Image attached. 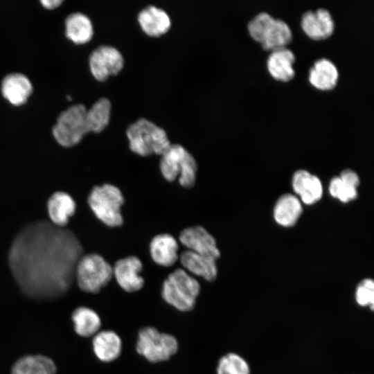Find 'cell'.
Returning a JSON list of instances; mask_svg holds the SVG:
<instances>
[{"mask_svg":"<svg viewBox=\"0 0 374 374\" xmlns=\"http://www.w3.org/2000/svg\"><path fill=\"white\" fill-rule=\"evenodd\" d=\"M111 110L112 103L105 97L100 98L87 109V114L91 132L98 133L108 125Z\"/></svg>","mask_w":374,"mask_h":374,"instance_id":"27","label":"cell"},{"mask_svg":"<svg viewBox=\"0 0 374 374\" xmlns=\"http://www.w3.org/2000/svg\"><path fill=\"white\" fill-rule=\"evenodd\" d=\"M250 36L259 42L265 51H276L285 48L292 38L289 26L283 20L274 19L262 12L248 24Z\"/></svg>","mask_w":374,"mask_h":374,"instance_id":"5","label":"cell"},{"mask_svg":"<svg viewBox=\"0 0 374 374\" xmlns=\"http://www.w3.org/2000/svg\"><path fill=\"white\" fill-rule=\"evenodd\" d=\"M292 186L294 192L305 204H314L322 196L323 189L320 179L307 170H299L294 173Z\"/></svg>","mask_w":374,"mask_h":374,"instance_id":"19","label":"cell"},{"mask_svg":"<svg viewBox=\"0 0 374 374\" xmlns=\"http://www.w3.org/2000/svg\"><path fill=\"white\" fill-rule=\"evenodd\" d=\"M339 77L336 66L329 60H317L309 71V81L315 88L328 91L333 89Z\"/></svg>","mask_w":374,"mask_h":374,"instance_id":"22","label":"cell"},{"mask_svg":"<svg viewBox=\"0 0 374 374\" xmlns=\"http://www.w3.org/2000/svg\"><path fill=\"white\" fill-rule=\"evenodd\" d=\"M89 64L93 77L99 81H104L109 75H116L121 71L124 66V58L116 47L102 44L90 54Z\"/></svg>","mask_w":374,"mask_h":374,"instance_id":"10","label":"cell"},{"mask_svg":"<svg viewBox=\"0 0 374 374\" xmlns=\"http://www.w3.org/2000/svg\"><path fill=\"white\" fill-rule=\"evenodd\" d=\"M300 201L293 195L285 194L277 200L274 210L276 222L283 226L296 224L302 213Z\"/></svg>","mask_w":374,"mask_h":374,"instance_id":"24","label":"cell"},{"mask_svg":"<svg viewBox=\"0 0 374 374\" xmlns=\"http://www.w3.org/2000/svg\"><path fill=\"white\" fill-rule=\"evenodd\" d=\"M87 111L84 105L76 104L60 114L53 127V134L61 145H75L91 132Z\"/></svg>","mask_w":374,"mask_h":374,"instance_id":"8","label":"cell"},{"mask_svg":"<svg viewBox=\"0 0 374 374\" xmlns=\"http://www.w3.org/2000/svg\"><path fill=\"white\" fill-rule=\"evenodd\" d=\"M138 22L147 35L159 36L166 33L171 26V19L163 8L155 5H148L137 15Z\"/></svg>","mask_w":374,"mask_h":374,"instance_id":"14","label":"cell"},{"mask_svg":"<svg viewBox=\"0 0 374 374\" xmlns=\"http://www.w3.org/2000/svg\"><path fill=\"white\" fill-rule=\"evenodd\" d=\"M159 168L166 180L178 179L186 188H192L197 179V164L192 154L179 143H171L161 155Z\"/></svg>","mask_w":374,"mask_h":374,"instance_id":"4","label":"cell"},{"mask_svg":"<svg viewBox=\"0 0 374 374\" xmlns=\"http://www.w3.org/2000/svg\"><path fill=\"white\" fill-rule=\"evenodd\" d=\"M93 350L103 362L109 363L117 359L122 352V340L114 330L98 332L92 340Z\"/></svg>","mask_w":374,"mask_h":374,"instance_id":"17","label":"cell"},{"mask_svg":"<svg viewBox=\"0 0 374 374\" xmlns=\"http://www.w3.org/2000/svg\"><path fill=\"white\" fill-rule=\"evenodd\" d=\"M216 374H251V368L248 362L242 355L230 352L219 359Z\"/></svg>","mask_w":374,"mask_h":374,"instance_id":"28","label":"cell"},{"mask_svg":"<svg viewBox=\"0 0 374 374\" xmlns=\"http://www.w3.org/2000/svg\"><path fill=\"white\" fill-rule=\"evenodd\" d=\"M88 204L96 217L107 226L123 224L121 207L124 197L116 186L105 184L93 187L88 197Z\"/></svg>","mask_w":374,"mask_h":374,"instance_id":"6","label":"cell"},{"mask_svg":"<svg viewBox=\"0 0 374 374\" xmlns=\"http://www.w3.org/2000/svg\"><path fill=\"white\" fill-rule=\"evenodd\" d=\"M357 186L341 179L335 177L330 181L329 191L330 195L344 203L355 199L357 197Z\"/></svg>","mask_w":374,"mask_h":374,"instance_id":"29","label":"cell"},{"mask_svg":"<svg viewBox=\"0 0 374 374\" xmlns=\"http://www.w3.org/2000/svg\"><path fill=\"white\" fill-rule=\"evenodd\" d=\"M66 35L75 44H85L92 38L93 28L90 18L76 12L67 16L65 20Z\"/></svg>","mask_w":374,"mask_h":374,"instance_id":"23","label":"cell"},{"mask_svg":"<svg viewBox=\"0 0 374 374\" xmlns=\"http://www.w3.org/2000/svg\"><path fill=\"white\" fill-rule=\"evenodd\" d=\"M75 276L80 290L98 293L113 277V268L105 259L97 253L83 255L79 260Z\"/></svg>","mask_w":374,"mask_h":374,"instance_id":"9","label":"cell"},{"mask_svg":"<svg viewBox=\"0 0 374 374\" xmlns=\"http://www.w3.org/2000/svg\"><path fill=\"white\" fill-rule=\"evenodd\" d=\"M200 290L201 286L193 276L178 268L164 280L161 294L167 304L186 312L195 308Z\"/></svg>","mask_w":374,"mask_h":374,"instance_id":"3","label":"cell"},{"mask_svg":"<svg viewBox=\"0 0 374 374\" xmlns=\"http://www.w3.org/2000/svg\"><path fill=\"white\" fill-rule=\"evenodd\" d=\"M179 244L169 233L155 235L150 243V253L152 260L163 267H170L179 259Z\"/></svg>","mask_w":374,"mask_h":374,"instance_id":"16","label":"cell"},{"mask_svg":"<svg viewBox=\"0 0 374 374\" xmlns=\"http://www.w3.org/2000/svg\"><path fill=\"white\" fill-rule=\"evenodd\" d=\"M33 86L30 80L20 73L7 75L1 83L3 97L14 105L24 104L30 96Z\"/></svg>","mask_w":374,"mask_h":374,"instance_id":"18","label":"cell"},{"mask_svg":"<svg viewBox=\"0 0 374 374\" xmlns=\"http://www.w3.org/2000/svg\"><path fill=\"white\" fill-rule=\"evenodd\" d=\"M75 206L73 199L69 194L60 191L53 193L47 203L51 222L57 226L64 227L74 214Z\"/></svg>","mask_w":374,"mask_h":374,"instance_id":"21","label":"cell"},{"mask_svg":"<svg viewBox=\"0 0 374 374\" xmlns=\"http://www.w3.org/2000/svg\"><path fill=\"white\" fill-rule=\"evenodd\" d=\"M355 301L357 305L374 309V282L371 278H364L357 285L355 291Z\"/></svg>","mask_w":374,"mask_h":374,"instance_id":"30","label":"cell"},{"mask_svg":"<svg viewBox=\"0 0 374 374\" xmlns=\"http://www.w3.org/2000/svg\"><path fill=\"white\" fill-rule=\"evenodd\" d=\"M301 27L310 38L321 40L328 38L333 33L335 24L330 12L320 8L316 12H305L301 18Z\"/></svg>","mask_w":374,"mask_h":374,"instance_id":"13","label":"cell"},{"mask_svg":"<svg viewBox=\"0 0 374 374\" xmlns=\"http://www.w3.org/2000/svg\"><path fill=\"white\" fill-rule=\"evenodd\" d=\"M126 136L130 149L142 157L161 155L171 144L165 130L144 117L128 125Z\"/></svg>","mask_w":374,"mask_h":374,"instance_id":"2","label":"cell"},{"mask_svg":"<svg viewBox=\"0 0 374 374\" xmlns=\"http://www.w3.org/2000/svg\"><path fill=\"white\" fill-rule=\"evenodd\" d=\"M41 3L48 9H53L59 6L62 3V0H42Z\"/></svg>","mask_w":374,"mask_h":374,"instance_id":"31","label":"cell"},{"mask_svg":"<svg viewBox=\"0 0 374 374\" xmlns=\"http://www.w3.org/2000/svg\"><path fill=\"white\" fill-rule=\"evenodd\" d=\"M136 350L148 362L156 364L174 356L179 350V343L174 335L160 332L153 326H146L138 332Z\"/></svg>","mask_w":374,"mask_h":374,"instance_id":"7","label":"cell"},{"mask_svg":"<svg viewBox=\"0 0 374 374\" xmlns=\"http://www.w3.org/2000/svg\"><path fill=\"white\" fill-rule=\"evenodd\" d=\"M180 242L187 250L217 260L220 252L213 236L203 226H194L184 229L179 234Z\"/></svg>","mask_w":374,"mask_h":374,"instance_id":"12","label":"cell"},{"mask_svg":"<svg viewBox=\"0 0 374 374\" xmlns=\"http://www.w3.org/2000/svg\"><path fill=\"white\" fill-rule=\"evenodd\" d=\"M56 366L49 357L41 355H27L12 366L11 374H55Z\"/></svg>","mask_w":374,"mask_h":374,"instance_id":"25","label":"cell"},{"mask_svg":"<svg viewBox=\"0 0 374 374\" xmlns=\"http://www.w3.org/2000/svg\"><path fill=\"white\" fill-rule=\"evenodd\" d=\"M179 258L184 269L190 274L203 278L209 282L217 278V260L190 250L183 251Z\"/></svg>","mask_w":374,"mask_h":374,"instance_id":"15","label":"cell"},{"mask_svg":"<svg viewBox=\"0 0 374 374\" xmlns=\"http://www.w3.org/2000/svg\"><path fill=\"white\" fill-rule=\"evenodd\" d=\"M71 319L75 332L83 337L95 335L101 327V319L98 313L87 307L76 308Z\"/></svg>","mask_w":374,"mask_h":374,"instance_id":"26","label":"cell"},{"mask_svg":"<svg viewBox=\"0 0 374 374\" xmlns=\"http://www.w3.org/2000/svg\"><path fill=\"white\" fill-rule=\"evenodd\" d=\"M113 268L114 277L119 287L126 292L133 293L141 290L145 280L141 275L143 264L134 256L121 258L116 262Z\"/></svg>","mask_w":374,"mask_h":374,"instance_id":"11","label":"cell"},{"mask_svg":"<svg viewBox=\"0 0 374 374\" xmlns=\"http://www.w3.org/2000/svg\"><path fill=\"white\" fill-rule=\"evenodd\" d=\"M294 53L286 48L271 51L268 57L267 65L270 75L276 80L288 82L295 74L293 64Z\"/></svg>","mask_w":374,"mask_h":374,"instance_id":"20","label":"cell"},{"mask_svg":"<svg viewBox=\"0 0 374 374\" xmlns=\"http://www.w3.org/2000/svg\"><path fill=\"white\" fill-rule=\"evenodd\" d=\"M82 256L83 248L71 231L38 220L26 224L16 235L8 262L26 294L53 297L69 289Z\"/></svg>","mask_w":374,"mask_h":374,"instance_id":"1","label":"cell"}]
</instances>
